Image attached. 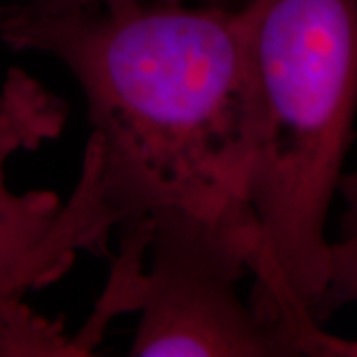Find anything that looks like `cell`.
Here are the masks:
<instances>
[{"instance_id": "cell-1", "label": "cell", "mask_w": 357, "mask_h": 357, "mask_svg": "<svg viewBox=\"0 0 357 357\" xmlns=\"http://www.w3.org/2000/svg\"><path fill=\"white\" fill-rule=\"evenodd\" d=\"M0 38L50 54L88 103L84 169L50 229L66 256L161 208L248 220V56L241 8L13 4Z\"/></svg>"}, {"instance_id": "cell-2", "label": "cell", "mask_w": 357, "mask_h": 357, "mask_svg": "<svg viewBox=\"0 0 357 357\" xmlns=\"http://www.w3.org/2000/svg\"><path fill=\"white\" fill-rule=\"evenodd\" d=\"M250 302L300 356L357 357L324 332L326 220L357 117V0H246Z\"/></svg>"}, {"instance_id": "cell-3", "label": "cell", "mask_w": 357, "mask_h": 357, "mask_svg": "<svg viewBox=\"0 0 357 357\" xmlns=\"http://www.w3.org/2000/svg\"><path fill=\"white\" fill-rule=\"evenodd\" d=\"M147 220L151 262L133 276L139 324L129 356H298L292 340L238 292L256 248L248 220L185 208H161Z\"/></svg>"}, {"instance_id": "cell-4", "label": "cell", "mask_w": 357, "mask_h": 357, "mask_svg": "<svg viewBox=\"0 0 357 357\" xmlns=\"http://www.w3.org/2000/svg\"><path fill=\"white\" fill-rule=\"evenodd\" d=\"M68 119L66 103L24 70L13 68L0 88V292L24 298L20 272L60 211L54 192L16 195L6 185V163L56 139Z\"/></svg>"}, {"instance_id": "cell-5", "label": "cell", "mask_w": 357, "mask_h": 357, "mask_svg": "<svg viewBox=\"0 0 357 357\" xmlns=\"http://www.w3.org/2000/svg\"><path fill=\"white\" fill-rule=\"evenodd\" d=\"M340 195L345 211L340 234L328 246V274L321 298V319L332 316L337 307L357 304V169L344 173Z\"/></svg>"}, {"instance_id": "cell-6", "label": "cell", "mask_w": 357, "mask_h": 357, "mask_svg": "<svg viewBox=\"0 0 357 357\" xmlns=\"http://www.w3.org/2000/svg\"><path fill=\"white\" fill-rule=\"evenodd\" d=\"M0 356H82L60 326L34 316L22 298L0 292Z\"/></svg>"}, {"instance_id": "cell-7", "label": "cell", "mask_w": 357, "mask_h": 357, "mask_svg": "<svg viewBox=\"0 0 357 357\" xmlns=\"http://www.w3.org/2000/svg\"><path fill=\"white\" fill-rule=\"evenodd\" d=\"M30 4L46 6V8H105L115 10L139 2H151V0H28ZM167 2H177V0H167Z\"/></svg>"}, {"instance_id": "cell-8", "label": "cell", "mask_w": 357, "mask_h": 357, "mask_svg": "<svg viewBox=\"0 0 357 357\" xmlns=\"http://www.w3.org/2000/svg\"><path fill=\"white\" fill-rule=\"evenodd\" d=\"M208 4H215V6H225V8H238L243 4V0H211Z\"/></svg>"}]
</instances>
